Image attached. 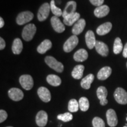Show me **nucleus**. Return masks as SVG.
<instances>
[{
    "label": "nucleus",
    "instance_id": "obj_25",
    "mask_svg": "<svg viewBox=\"0 0 127 127\" xmlns=\"http://www.w3.org/2000/svg\"><path fill=\"white\" fill-rule=\"evenodd\" d=\"M23 49V42L20 38H15L14 39L12 45V51L14 54L18 55L22 52Z\"/></svg>",
    "mask_w": 127,
    "mask_h": 127
},
{
    "label": "nucleus",
    "instance_id": "obj_1",
    "mask_svg": "<svg viewBox=\"0 0 127 127\" xmlns=\"http://www.w3.org/2000/svg\"><path fill=\"white\" fill-rule=\"evenodd\" d=\"M36 27L34 24H29L24 28L22 32V36L26 41H30L32 39L36 33Z\"/></svg>",
    "mask_w": 127,
    "mask_h": 127
},
{
    "label": "nucleus",
    "instance_id": "obj_31",
    "mask_svg": "<svg viewBox=\"0 0 127 127\" xmlns=\"http://www.w3.org/2000/svg\"><path fill=\"white\" fill-rule=\"evenodd\" d=\"M79 103L75 99H72L68 102V108L69 112H76L78 111Z\"/></svg>",
    "mask_w": 127,
    "mask_h": 127
},
{
    "label": "nucleus",
    "instance_id": "obj_20",
    "mask_svg": "<svg viewBox=\"0 0 127 127\" xmlns=\"http://www.w3.org/2000/svg\"><path fill=\"white\" fill-rule=\"evenodd\" d=\"M52 47V42L49 39H45L37 47V51L41 54H44Z\"/></svg>",
    "mask_w": 127,
    "mask_h": 127
},
{
    "label": "nucleus",
    "instance_id": "obj_17",
    "mask_svg": "<svg viewBox=\"0 0 127 127\" xmlns=\"http://www.w3.org/2000/svg\"><path fill=\"white\" fill-rule=\"evenodd\" d=\"M85 42H86L87 47L90 50L95 47L96 41L95 39V34L93 31L90 30L87 32L86 34H85Z\"/></svg>",
    "mask_w": 127,
    "mask_h": 127
},
{
    "label": "nucleus",
    "instance_id": "obj_12",
    "mask_svg": "<svg viewBox=\"0 0 127 127\" xmlns=\"http://www.w3.org/2000/svg\"><path fill=\"white\" fill-rule=\"evenodd\" d=\"M39 97L44 102H48L51 99V95L48 89L44 87H39L37 91Z\"/></svg>",
    "mask_w": 127,
    "mask_h": 127
},
{
    "label": "nucleus",
    "instance_id": "obj_24",
    "mask_svg": "<svg viewBox=\"0 0 127 127\" xmlns=\"http://www.w3.org/2000/svg\"><path fill=\"white\" fill-rule=\"evenodd\" d=\"M94 75L92 74H89L82 79L81 82V86L85 90H89L91 87V84L94 81Z\"/></svg>",
    "mask_w": 127,
    "mask_h": 127
},
{
    "label": "nucleus",
    "instance_id": "obj_34",
    "mask_svg": "<svg viewBox=\"0 0 127 127\" xmlns=\"http://www.w3.org/2000/svg\"><path fill=\"white\" fill-rule=\"evenodd\" d=\"M8 117V114L5 111L1 109L0 110V123H2L4 121L7 120Z\"/></svg>",
    "mask_w": 127,
    "mask_h": 127
},
{
    "label": "nucleus",
    "instance_id": "obj_6",
    "mask_svg": "<svg viewBox=\"0 0 127 127\" xmlns=\"http://www.w3.org/2000/svg\"><path fill=\"white\" fill-rule=\"evenodd\" d=\"M50 10L51 7L50 4L45 2L42 4L39 8L38 12V20L40 22L45 21L48 17Z\"/></svg>",
    "mask_w": 127,
    "mask_h": 127
},
{
    "label": "nucleus",
    "instance_id": "obj_5",
    "mask_svg": "<svg viewBox=\"0 0 127 127\" xmlns=\"http://www.w3.org/2000/svg\"><path fill=\"white\" fill-rule=\"evenodd\" d=\"M34 18V14L31 11H24L20 13L16 18V22L18 25H22L31 21Z\"/></svg>",
    "mask_w": 127,
    "mask_h": 127
},
{
    "label": "nucleus",
    "instance_id": "obj_8",
    "mask_svg": "<svg viewBox=\"0 0 127 127\" xmlns=\"http://www.w3.org/2000/svg\"><path fill=\"white\" fill-rule=\"evenodd\" d=\"M51 25L53 29L57 32H63L65 31V30L64 25L61 21L59 17H56V16L52 17L51 19Z\"/></svg>",
    "mask_w": 127,
    "mask_h": 127
},
{
    "label": "nucleus",
    "instance_id": "obj_18",
    "mask_svg": "<svg viewBox=\"0 0 127 127\" xmlns=\"http://www.w3.org/2000/svg\"><path fill=\"white\" fill-rule=\"evenodd\" d=\"M109 8L106 5L96 7L94 10V15L98 18H102L107 16L109 12Z\"/></svg>",
    "mask_w": 127,
    "mask_h": 127
},
{
    "label": "nucleus",
    "instance_id": "obj_40",
    "mask_svg": "<svg viewBox=\"0 0 127 127\" xmlns=\"http://www.w3.org/2000/svg\"><path fill=\"white\" fill-rule=\"evenodd\" d=\"M124 127H127V126H124Z\"/></svg>",
    "mask_w": 127,
    "mask_h": 127
},
{
    "label": "nucleus",
    "instance_id": "obj_9",
    "mask_svg": "<svg viewBox=\"0 0 127 127\" xmlns=\"http://www.w3.org/2000/svg\"><path fill=\"white\" fill-rule=\"evenodd\" d=\"M96 95L99 99L100 104L101 105L104 106L108 104V100L107 99L108 91L105 87L103 86L98 87L96 91Z\"/></svg>",
    "mask_w": 127,
    "mask_h": 127
},
{
    "label": "nucleus",
    "instance_id": "obj_29",
    "mask_svg": "<svg viewBox=\"0 0 127 127\" xmlns=\"http://www.w3.org/2000/svg\"><path fill=\"white\" fill-rule=\"evenodd\" d=\"M79 107L82 111H87L90 107V102L86 97H81L79 100Z\"/></svg>",
    "mask_w": 127,
    "mask_h": 127
},
{
    "label": "nucleus",
    "instance_id": "obj_37",
    "mask_svg": "<svg viewBox=\"0 0 127 127\" xmlns=\"http://www.w3.org/2000/svg\"><path fill=\"white\" fill-rule=\"evenodd\" d=\"M123 56L125 58H127V42L125 44L123 50Z\"/></svg>",
    "mask_w": 127,
    "mask_h": 127
},
{
    "label": "nucleus",
    "instance_id": "obj_11",
    "mask_svg": "<svg viewBox=\"0 0 127 127\" xmlns=\"http://www.w3.org/2000/svg\"><path fill=\"white\" fill-rule=\"evenodd\" d=\"M8 96L14 101H19L23 99L24 93L20 89L17 88H12L8 91Z\"/></svg>",
    "mask_w": 127,
    "mask_h": 127
},
{
    "label": "nucleus",
    "instance_id": "obj_28",
    "mask_svg": "<svg viewBox=\"0 0 127 127\" xmlns=\"http://www.w3.org/2000/svg\"><path fill=\"white\" fill-rule=\"evenodd\" d=\"M123 50V45L122 43L121 39L119 37L116 38L114 41V53L115 54H118Z\"/></svg>",
    "mask_w": 127,
    "mask_h": 127
},
{
    "label": "nucleus",
    "instance_id": "obj_16",
    "mask_svg": "<svg viewBox=\"0 0 127 127\" xmlns=\"http://www.w3.org/2000/svg\"><path fill=\"white\" fill-rule=\"evenodd\" d=\"M85 25H86L85 20L83 18L79 19L73 26L72 30L73 35H75L77 36L78 35L80 34L84 31Z\"/></svg>",
    "mask_w": 127,
    "mask_h": 127
},
{
    "label": "nucleus",
    "instance_id": "obj_39",
    "mask_svg": "<svg viewBox=\"0 0 127 127\" xmlns=\"http://www.w3.org/2000/svg\"></svg>",
    "mask_w": 127,
    "mask_h": 127
},
{
    "label": "nucleus",
    "instance_id": "obj_27",
    "mask_svg": "<svg viewBox=\"0 0 127 127\" xmlns=\"http://www.w3.org/2000/svg\"><path fill=\"white\" fill-rule=\"evenodd\" d=\"M47 81L49 84L54 87H58L61 85V79L56 75L51 74L47 76Z\"/></svg>",
    "mask_w": 127,
    "mask_h": 127
},
{
    "label": "nucleus",
    "instance_id": "obj_30",
    "mask_svg": "<svg viewBox=\"0 0 127 127\" xmlns=\"http://www.w3.org/2000/svg\"><path fill=\"white\" fill-rule=\"evenodd\" d=\"M51 11L52 13L54 15V16L59 17L60 16H63V12L60 8H58L55 5V1L54 0H51L50 2Z\"/></svg>",
    "mask_w": 127,
    "mask_h": 127
},
{
    "label": "nucleus",
    "instance_id": "obj_10",
    "mask_svg": "<svg viewBox=\"0 0 127 127\" xmlns=\"http://www.w3.org/2000/svg\"><path fill=\"white\" fill-rule=\"evenodd\" d=\"M107 123L109 127H115L118 124V118L115 111L112 109H109L106 113Z\"/></svg>",
    "mask_w": 127,
    "mask_h": 127
},
{
    "label": "nucleus",
    "instance_id": "obj_22",
    "mask_svg": "<svg viewBox=\"0 0 127 127\" xmlns=\"http://www.w3.org/2000/svg\"><path fill=\"white\" fill-rule=\"evenodd\" d=\"M112 69L109 66H104L98 72L97 78L99 80H105L111 75Z\"/></svg>",
    "mask_w": 127,
    "mask_h": 127
},
{
    "label": "nucleus",
    "instance_id": "obj_36",
    "mask_svg": "<svg viewBox=\"0 0 127 127\" xmlns=\"http://www.w3.org/2000/svg\"><path fill=\"white\" fill-rule=\"evenodd\" d=\"M6 44H5V42L4 39L2 38V37L0 38V50H4Z\"/></svg>",
    "mask_w": 127,
    "mask_h": 127
},
{
    "label": "nucleus",
    "instance_id": "obj_42",
    "mask_svg": "<svg viewBox=\"0 0 127 127\" xmlns=\"http://www.w3.org/2000/svg\"></svg>",
    "mask_w": 127,
    "mask_h": 127
},
{
    "label": "nucleus",
    "instance_id": "obj_14",
    "mask_svg": "<svg viewBox=\"0 0 127 127\" xmlns=\"http://www.w3.org/2000/svg\"><path fill=\"white\" fill-rule=\"evenodd\" d=\"M95 50L99 55L103 57L108 56L109 53V49L107 45L104 42L99 41H96L95 46Z\"/></svg>",
    "mask_w": 127,
    "mask_h": 127
},
{
    "label": "nucleus",
    "instance_id": "obj_4",
    "mask_svg": "<svg viewBox=\"0 0 127 127\" xmlns=\"http://www.w3.org/2000/svg\"><path fill=\"white\" fill-rule=\"evenodd\" d=\"M78 38L77 35H73L65 41L63 46V49L65 52H69L74 50L78 44Z\"/></svg>",
    "mask_w": 127,
    "mask_h": 127
},
{
    "label": "nucleus",
    "instance_id": "obj_19",
    "mask_svg": "<svg viewBox=\"0 0 127 127\" xmlns=\"http://www.w3.org/2000/svg\"><path fill=\"white\" fill-rule=\"evenodd\" d=\"M112 25L110 22L104 23L103 24L99 25L96 29V33L99 35H105L108 33H109L112 29Z\"/></svg>",
    "mask_w": 127,
    "mask_h": 127
},
{
    "label": "nucleus",
    "instance_id": "obj_21",
    "mask_svg": "<svg viewBox=\"0 0 127 127\" xmlns=\"http://www.w3.org/2000/svg\"><path fill=\"white\" fill-rule=\"evenodd\" d=\"M88 57V52L85 49H79L74 55V59L77 62H83L87 60Z\"/></svg>",
    "mask_w": 127,
    "mask_h": 127
},
{
    "label": "nucleus",
    "instance_id": "obj_33",
    "mask_svg": "<svg viewBox=\"0 0 127 127\" xmlns=\"http://www.w3.org/2000/svg\"><path fill=\"white\" fill-rule=\"evenodd\" d=\"M93 125L94 127H105L104 121L99 117H96L93 119Z\"/></svg>",
    "mask_w": 127,
    "mask_h": 127
},
{
    "label": "nucleus",
    "instance_id": "obj_26",
    "mask_svg": "<svg viewBox=\"0 0 127 127\" xmlns=\"http://www.w3.org/2000/svg\"><path fill=\"white\" fill-rule=\"evenodd\" d=\"M84 68L85 67L82 65H76L72 71V74H71L72 77L76 79H79L81 78L82 75H83Z\"/></svg>",
    "mask_w": 127,
    "mask_h": 127
},
{
    "label": "nucleus",
    "instance_id": "obj_7",
    "mask_svg": "<svg viewBox=\"0 0 127 127\" xmlns=\"http://www.w3.org/2000/svg\"><path fill=\"white\" fill-rule=\"evenodd\" d=\"M20 83L22 87L26 90H30L34 86V80L30 75H23L20 78Z\"/></svg>",
    "mask_w": 127,
    "mask_h": 127
},
{
    "label": "nucleus",
    "instance_id": "obj_3",
    "mask_svg": "<svg viewBox=\"0 0 127 127\" xmlns=\"http://www.w3.org/2000/svg\"><path fill=\"white\" fill-rule=\"evenodd\" d=\"M114 98L118 104L122 105L127 104V93L124 89L117 88L114 94Z\"/></svg>",
    "mask_w": 127,
    "mask_h": 127
},
{
    "label": "nucleus",
    "instance_id": "obj_38",
    "mask_svg": "<svg viewBox=\"0 0 127 127\" xmlns=\"http://www.w3.org/2000/svg\"><path fill=\"white\" fill-rule=\"evenodd\" d=\"M4 25V21L3 20L2 17L0 18V28H2Z\"/></svg>",
    "mask_w": 127,
    "mask_h": 127
},
{
    "label": "nucleus",
    "instance_id": "obj_35",
    "mask_svg": "<svg viewBox=\"0 0 127 127\" xmlns=\"http://www.w3.org/2000/svg\"><path fill=\"white\" fill-rule=\"evenodd\" d=\"M90 1L93 5L98 7L102 5L103 3L104 2V0H90Z\"/></svg>",
    "mask_w": 127,
    "mask_h": 127
},
{
    "label": "nucleus",
    "instance_id": "obj_13",
    "mask_svg": "<svg viewBox=\"0 0 127 127\" xmlns=\"http://www.w3.org/2000/svg\"><path fill=\"white\" fill-rule=\"evenodd\" d=\"M36 123L38 127H44L48 122V114L45 111H40L36 115Z\"/></svg>",
    "mask_w": 127,
    "mask_h": 127
},
{
    "label": "nucleus",
    "instance_id": "obj_32",
    "mask_svg": "<svg viewBox=\"0 0 127 127\" xmlns=\"http://www.w3.org/2000/svg\"><path fill=\"white\" fill-rule=\"evenodd\" d=\"M57 118L62 121L66 123V122H69L72 120L73 116L70 112H65L63 114H59L57 116Z\"/></svg>",
    "mask_w": 127,
    "mask_h": 127
},
{
    "label": "nucleus",
    "instance_id": "obj_2",
    "mask_svg": "<svg viewBox=\"0 0 127 127\" xmlns=\"http://www.w3.org/2000/svg\"><path fill=\"white\" fill-rule=\"evenodd\" d=\"M45 62L50 68L54 69L57 72H62L64 71V67L63 64L60 62H58L53 57H46L45 58Z\"/></svg>",
    "mask_w": 127,
    "mask_h": 127
},
{
    "label": "nucleus",
    "instance_id": "obj_23",
    "mask_svg": "<svg viewBox=\"0 0 127 127\" xmlns=\"http://www.w3.org/2000/svg\"><path fill=\"white\" fill-rule=\"evenodd\" d=\"M80 14L78 12H75L74 14L64 18V23L68 26H71L76 23L79 20Z\"/></svg>",
    "mask_w": 127,
    "mask_h": 127
},
{
    "label": "nucleus",
    "instance_id": "obj_15",
    "mask_svg": "<svg viewBox=\"0 0 127 127\" xmlns=\"http://www.w3.org/2000/svg\"><path fill=\"white\" fill-rule=\"evenodd\" d=\"M76 9H77V3L75 1H70L67 2L65 8L64 10L63 13V18L67 17L76 12Z\"/></svg>",
    "mask_w": 127,
    "mask_h": 127
},
{
    "label": "nucleus",
    "instance_id": "obj_41",
    "mask_svg": "<svg viewBox=\"0 0 127 127\" xmlns=\"http://www.w3.org/2000/svg\"></svg>",
    "mask_w": 127,
    "mask_h": 127
}]
</instances>
